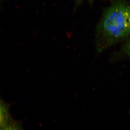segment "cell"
<instances>
[{"mask_svg":"<svg viewBox=\"0 0 130 130\" xmlns=\"http://www.w3.org/2000/svg\"><path fill=\"white\" fill-rule=\"evenodd\" d=\"M117 56L119 58L125 57L130 58V39L124 45Z\"/></svg>","mask_w":130,"mask_h":130,"instance_id":"cell-2","label":"cell"},{"mask_svg":"<svg viewBox=\"0 0 130 130\" xmlns=\"http://www.w3.org/2000/svg\"><path fill=\"white\" fill-rule=\"evenodd\" d=\"M77 2H78V3H79V2H80L82 0H77ZM88 1L90 3H91L94 0H88Z\"/></svg>","mask_w":130,"mask_h":130,"instance_id":"cell-3","label":"cell"},{"mask_svg":"<svg viewBox=\"0 0 130 130\" xmlns=\"http://www.w3.org/2000/svg\"><path fill=\"white\" fill-rule=\"evenodd\" d=\"M130 36V3L118 0L106 9L96 28V46L101 53Z\"/></svg>","mask_w":130,"mask_h":130,"instance_id":"cell-1","label":"cell"}]
</instances>
